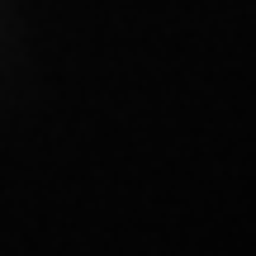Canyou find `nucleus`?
I'll return each mask as SVG.
<instances>
[]
</instances>
